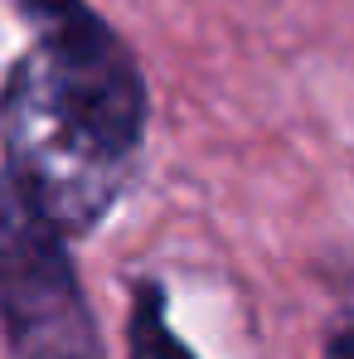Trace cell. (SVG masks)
Returning a JSON list of instances; mask_svg holds the SVG:
<instances>
[{
	"instance_id": "277c9868",
	"label": "cell",
	"mask_w": 354,
	"mask_h": 359,
	"mask_svg": "<svg viewBox=\"0 0 354 359\" xmlns=\"http://www.w3.org/2000/svg\"><path fill=\"white\" fill-rule=\"evenodd\" d=\"M325 359H354V325H345V330H340V335L330 340Z\"/></svg>"
},
{
	"instance_id": "6da1fadb",
	"label": "cell",
	"mask_w": 354,
	"mask_h": 359,
	"mask_svg": "<svg viewBox=\"0 0 354 359\" xmlns=\"http://www.w3.org/2000/svg\"><path fill=\"white\" fill-rule=\"evenodd\" d=\"M29 44L5 83V194L63 238L88 233L121 194L146 131L131 49L88 0H20Z\"/></svg>"
},
{
	"instance_id": "3957f363",
	"label": "cell",
	"mask_w": 354,
	"mask_h": 359,
	"mask_svg": "<svg viewBox=\"0 0 354 359\" xmlns=\"http://www.w3.org/2000/svg\"><path fill=\"white\" fill-rule=\"evenodd\" d=\"M126 340H131V359H194L179 345V335L165 325V297H161V287H141L136 292V311H131Z\"/></svg>"
},
{
	"instance_id": "7a4b0ae2",
	"label": "cell",
	"mask_w": 354,
	"mask_h": 359,
	"mask_svg": "<svg viewBox=\"0 0 354 359\" xmlns=\"http://www.w3.org/2000/svg\"><path fill=\"white\" fill-rule=\"evenodd\" d=\"M0 301L15 359H102V335L68 267L63 233L15 194H5Z\"/></svg>"
}]
</instances>
